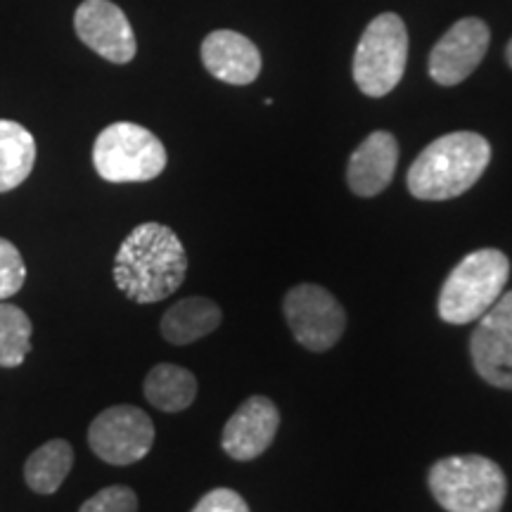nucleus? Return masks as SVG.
Here are the masks:
<instances>
[{
    "instance_id": "obj_7",
    "label": "nucleus",
    "mask_w": 512,
    "mask_h": 512,
    "mask_svg": "<svg viewBox=\"0 0 512 512\" xmlns=\"http://www.w3.org/2000/svg\"><path fill=\"white\" fill-rule=\"evenodd\" d=\"M283 311L294 339L309 351H328L347 330V313L335 294L320 285H297L287 290Z\"/></svg>"
},
{
    "instance_id": "obj_18",
    "label": "nucleus",
    "mask_w": 512,
    "mask_h": 512,
    "mask_svg": "<svg viewBox=\"0 0 512 512\" xmlns=\"http://www.w3.org/2000/svg\"><path fill=\"white\" fill-rule=\"evenodd\" d=\"M74 465V448L64 439H50L38 446L24 463V479L36 494L50 496L64 484Z\"/></svg>"
},
{
    "instance_id": "obj_8",
    "label": "nucleus",
    "mask_w": 512,
    "mask_h": 512,
    "mask_svg": "<svg viewBox=\"0 0 512 512\" xmlns=\"http://www.w3.org/2000/svg\"><path fill=\"white\" fill-rule=\"evenodd\" d=\"M155 444L152 418L138 406H112L88 427V446L110 465H133L143 460Z\"/></svg>"
},
{
    "instance_id": "obj_20",
    "label": "nucleus",
    "mask_w": 512,
    "mask_h": 512,
    "mask_svg": "<svg viewBox=\"0 0 512 512\" xmlns=\"http://www.w3.org/2000/svg\"><path fill=\"white\" fill-rule=\"evenodd\" d=\"M24 280H27V266L22 254L10 240L0 238V302L22 290Z\"/></svg>"
},
{
    "instance_id": "obj_11",
    "label": "nucleus",
    "mask_w": 512,
    "mask_h": 512,
    "mask_svg": "<svg viewBox=\"0 0 512 512\" xmlns=\"http://www.w3.org/2000/svg\"><path fill=\"white\" fill-rule=\"evenodd\" d=\"M489 41V27L482 19H458L432 48L430 62H427L430 76L439 86H458L482 64Z\"/></svg>"
},
{
    "instance_id": "obj_21",
    "label": "nucleus",
    "mask_w": 512,
    "mask_h": 512,
    "mask_svg": "<svg viewBox=\"0 0 512 512\" xmlns=\"http://www.w3.org/2000/svg\"><path fill=\"white\" fill-rule=\"evenodd\" d=\"M79 512H138V496L128 486H107L88 498Z\"/></svg>"
},
{
    "instance_id": "obj_6",
    "label": "nucleus",
    "mask_w": 512,
    "mask_h": 512,
    "mask_svg": "<svg viewBox=\"0 0 512 512\" xmlns=\"http://www.w3.org/2000/svg\"><path fill=\"white\" fill-rule=\"evenodd\" d=\"M408 31L394 12L377 15L363 31L354 53V81L368 98L392 93L406 72Z\"/></svg>"
},
{
    "instance_id": "obj_19",
    "label": "nucleus",
    "mask_w": 512,
    "mask_h": 512,
    "mask_svg": "<svg viewBox=\"0 0 512 512\" xmlns=\"http://www.w3.org/2000/svg\"><path fill=\"white\" fill-rule=\"evenodd\" d=\"M31 318L19 306L0 302V368L22 366L31 351Z\"/></svg>"
},
{
    "instance_id": "obj_16",
    "label": "nucleus",
    "mask_w": 512,
    "mask_h": 512,
    "mask_svg": "<svg viewBox=\"0 0 512 512\" xmlns=\"http://www.w3.org/2000/svg\"><path fill=\"white\" fill-rule=\"evenodd\" d=\"M36 164V140L19 121L0 119V195L22 185Z\"/></svg>"
},
{
    "instance_id": "obj_15",
    "label": "nucleus",
    "mask_w": 512,
    "mask_h": 512,
    "mask_svg": "<svg viewBox=\"0 0 512 512\" xmlns=\"http://www.w3.org/2000/svg\"><path fill=\"white\" fill-rule=\"evenodd\" d=\"M219 304L207 297H188L171 306L162 316V337L166 342L185 347L207 337L221 325Z\"/></svg>"
},
{
    "instance_id": "obj_17",
    "label": "nucleus",
    "mask_w": 512,
    "mask_h": 512,
    "mask_svg": "<svg viewBox=\"0 0 512 512\" xmlns=\"http://www.w3.org/2000/svg\"><path fill=\"white\" fill-rule=\"evenodd\" d=\"M145 399L164 413H181L197 396V380L190 370L174 363H159L147 373L143 384Z\"/></svg>"
},
{
    "instance_id": "obj_13",
    "label": "nucleus",
    "mask_w": 512,
    "mask_h": 512,
    "mask_svg": "<svg viewBox=\"0 0 512 512\" xmlns=\"http://www.w3.org/2000/svg\"><path fill=\"white\" fill-rule=\"evenodd\" d=\"M202 64L214 79L247 86L261 72V53L247 36L221 29L202 41Z\"/></svg>"
},
{
    "instance_id": "obj_14",
    "label": "nucleus",
    "mask_w": 512,
    "mask_h": 512,
    "mask_svg": "<svg viewBox=\"0 0 512 512\" xmlns=\"http://www.w3.org/2000/svg\"><path fill=\"white\" fill-rule=\"evenodd\" d=\"M399 143L389 131H375L356 147L347 166V183L358 197H375L392 183Z\"/></svg>"
},
{
    "instance_id": "obj_1",
    "label": "nucleus",
    "mask_w": 512,
    "mask_h": 512,
    "mask_svg": "<svg viewBox=\"0 0 512 512\" xmlns=\"http://www.w3.org/2000/svg\"><path fill=\"white\" fill-rule=\"evenodd\" d=\"M114 285L136 304H155L171 297L188 273V254L169 226L140 223L121 242L114 259Z\"/></svg>"
},
{
    "instance_id": "obj_10",
    "label": "nucleus",
    "mask_w": 512,
    "mask_h": 512,
    "mask_svg": "<svg viewBox=\"0 0 512 512\" xmlns=\"http://www.w3.org/2000/svg\"><path fill=\"white\" fill-rule=\"evenodd\" d=\"M74 31L102 60L128 64L136 57L138 43L131 22L112 0H83L74 12Z\"/></svg>"
},
{
    "instance_id": "obj_2",
    "label": "nucleus",
    "mask_w": 512,
    "mask_h": 512,
    "mask_svg": "<svg viewBox=\"0 0 512 512\" xmlns=\"http://www.w3.org/2000/svg\"><path fill=\"white\" fill-rule=\"evenodd\" d=\"M491 162L489 140L472 131L446 133L425 147L408 169V190L425 202H444L475 185Z\"/></svg>"
},
{
    "instance_id": "obj_23",
    "label": "nucleus",
    "mask_w": 512,
    "mask_h": 512,
    "mask_svg": "<svg viewBox=\"0 0 512 512\" xmlns=\"http://www.w3.org/2000/svg\"><path fill=\"white\" fill-rule=\"evenodd\" d=\"M505 57H508V64L512 67V38H510V43H508V50H505Z\"/></svg>"
},
{
    "instance_id": "obj_9",
    "label": "nucleus",
    "mask_w": 512,
    "mask_h": 512,
    "mask_svg": "<svg viewBox=\"0 0 512 512\" xmlns=\"http://www.w3.org/2000/svg\"><path fill=\"white\" fill-rule=\"evenodd\" d=\"M472 366L482 380L498 389H512V290L477 320L470 337Z\"/></svg>"
},
{
    "instance_id": "obj_22",
    "label": "nucleus",
    "mask_w": 512,
    "mask_h": 512,
    "mask_svg": "<svg viewBox=\"0 0 512 512\" xmlns=\"http://www.w3.org/2000/svg\"><path fill=\"white\" fill-rule=\"evenodd\" d=\"M190 512H252L238 491L233 489H214L200 498Z\"/></svg>"
},
{
    "instance_id": "obj_3",
    "label": "nucleus",
    "mask_w": 512,
    "mask_h": 512,
    "mask_svg": "<svg viewBox=\"0 0 512 512\" xmlns=\"http://www.w3.org/2000/svg\"><path fill=\"white\" fill-rule=\"evenodd\" d=\"M510 259L501 249H477L448 273L439 292L437 311L448 325L477 323L508 285Z\"/></svg>"
},
{
    "instance_id": "obj_5",
    "label": "nucleus",
    "mask_w": 512,
    "mask_h": 512,
    "mask_svg": "<svg viewBox=\"0 0 512 512\" xmlns=\"http://www.w3.org/2000/svg\"><path fill=\"white\" fill-rule=\"evenodd\" d=\"M93 166L107 183H147L166 169V147L145 126L117 121L95 138Z\"/></svg>"
},
{
    "instance_id": "obj_12",
    "label": "nucleus",
    "mask_w": 512,
    "mask_h": 512,
    "mask_svg": "<svg viewBox=\"0 0 512 512\" xmlns=\"http://www.w3.org/2000/svg\"><path fill=\"white\" fill-rule=\"evenodd\" d=\"M280 413L266 396H249L223 427L221 446L233 460H254L273 444Z\"/></svg>"
},
{
    "instance_id": "obj_4",
    "label": "nucleus",
    "mask_w": 512,
    "mask_h": 512,
    "mask_svg": "<svg viewBox=\"0 0 512 512\" xmlns=\"http://www.w3.org/2000/svg\"><path fill=\"white\" fill-rule=\"evenodd\" d=\"M427 484L446 512H501L508 496L505 472L484 456H448L430 467Z\"/></svg>"
}]
</instances>
